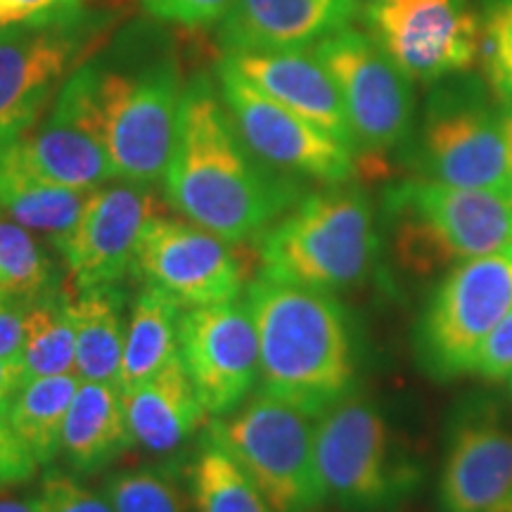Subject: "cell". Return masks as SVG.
Wrapping results in <instances>:
<instances>
[{"label":"cell","mask_w":512,"mask_h":512,"mask_svg":"<svg viewBox=\"0 0 512 512\" xmlns=\"http://www.w3.org/2000/svg\"><path fill=\"white\" fill-rule=\"evenodd\" d=\"M164 190L171 207L226 242L264 233L297 204V185L261 166L207 74L181 93Z\"/></svg>","instance_id":"1"},{"label":"cell","mask_w":512,"mask_h":512,"mask_svg":"<svg viewBox=\"0 0 512 512\" xmlns=\"http://www.w3.org/2000/svg\"><path fill=\"white\" fill-rule=\"evenodd\" d=\"M264 394L320 418L356 384L351 325L332 292L259 275L247 287Z\"/></svg>","instance_id":"2"},{"label":"cell","mask_w":512,"mask_h":512,"mask_svg":"<svg viewBox=\"0 0 512 512\" xmlns=\"http://www.w3.org/2000/svg\"><path fill=\"white\" fill-rule=\"evenodd\" d=\"M181 93L171 55L133 72L88 62L62 83L53 112L98 140L114 178L147 185L164 178Z\"/></svg>","instance_id":"3"},{"label":"cell","mask_w":512,"mask_h":512,"mask_svg":"<svg viewBox=\"0 0 512 512\" xmlns=\"http://www.w3.org/2000/svg\"><path fill=\"white\" fill-rule=\"evenodd\" d=\"M377 252L373 204L358 190L304 197L259 233L261 275L325 292L363 283Z\"/></svg>","instance_id":"4"},{"label":"cell","mask_w":512,"mask_h":512,"mask_svg":"<svg viewBox=\"0 0 512 512\" xmlns=\"http://www.w3.org/2000/svg\"><path fill=\"white\" fill-rule=\"evenodd\" d=\"M394 252L418 275L498 252H512V197L494 190L456 188L430 178L387 190Z\"/></svg>","instance_id":"5"},{"label":"cell","mask_w":512,"mask_h":512,"mask_svg":"<svg viewBox=\"0 0 512 512\" xmlns=\"http://www.w3.org/2000/svg\"><path fill=\"white\" fill-rule=\"evenodd\" d=\"M316 465L325 498L351 512H387L418 489L420 470L368 399L349 394L318 418Z\"/></svg>","instance_id":"6"},{"label":"cell","mask_w":512,"mask_h":512,"mask_svg":"<svg viewBox=\"0 0 512 512\" xmlns=\"http://www.w3.org/2000/svg\"><path fill=\"white\" fill-rule=\"evenodd\" d=\"M209 439L242 467L273 512H316L325 501L311 415L261 392L240 413L211 422Z\"/></svg>","instance_id":"7"},{"label":"cell","mask_w":512,"mask_h":512,"mask_svg":"<svg viewBox=\"0 0 512 512\" xmlns=\"http://www.w3.org/2000/svg\"><path fill=\"white\" fill-rule=\"evenodd\" d=\"M512 311V252L460 261L444 275L415 330V354L434 380L475 370V358Z\"/></svg>","instance_id":"8"},{"label":"cell","mask_w":512,"mask_h":512,"mask_svg":"<svg viewBox=\"0 0 512 512\" xmlns=\"http://www.w3.org/2000/svg\"><path fill=\"white\" fill-rule=\"evenodd\" d=\"M420 166L430 181L512 197L501 112L467 72L437 81L427 98Z\"/></svg>","instance_id":"9"},{"label":"cell","mask_w":512,"mask_h":512,"mask_svg":"<svg viewBox=\"0 0 512 512\" xmlns=\"http://www.w3.org/2000/svg\"><path fill=\"white\" fill-rule=\"evenodd\" d=\"M313 55L342 95L356 152H366L380 169L382 155L401 147L413 131V81L373 36L354 27L320 38Z\"/></svg>","instance_id":"10"},{"label":"cell","mask_w":512,"mask_h":512,"mask_svg":"<svg viewBox=\"0 0 512 512\" xmlns=\"http://www.w3.org/2000/svg\"><path fill=\"white\" fill-rule=\"evenodd\" d=\"M366 24L413 83L465 74L479 57V15L467 0H370Z\"/></svg>","instance_id":"11"},{"label":"cell","mask_w":512,"mask_h":512,"mask_svg":"<svg viewBox=\"0 0 512 512\" xmlns=\"http://www.w3.org/2000/svg\"><path fill=\"white\" fill-rule=\"evenodd\" d=\"M219 91L242 140L261 162L290 174L339 185L354 174V152L323 128L256 91L219 62Z\"/></svg>","instance_id":"12"},{"label":"cell","mask_w":512,"mask_h":512,"mask_svg":"<svg viewBox=\"0 0 512 512\" xmlns=\"http://www.w3.org/2000/svg\"><path fill=\"white\" fill-rule=\"evenodd\" d=\"M131 271L183 309L235 302L242 290V266L226 240L162 214L140 233Z\"/></svg>","instance_id":"13"},{"label":"cell","mask_w":512,"mask_h":512,"mask_svg":"<svg viewBox=\"0 0 512 512\" xmlns=\"http://www.w3.org/2000/svg\"><path fill=\"white\" fill-rule=\"evenodd\" d=\"M178 354L207 415L235 411L259 380V337L247 304L181 311Z\"/></svg>","instance_id":"14"},{"label":"cell","mask_w":512,"mask_h":512,"mask_svg":"<svg viewBox=\"0 0 512 512\" xmlns=\"http://www.w3.org/2000/svg\"><path fill=\"white\" fill-rule=\"evenodd\" d=\"M155 216V195L140 183L88 192L74 226L55 238L72 292L117 285L133 268L140 233Z\"/></svg>","instance_id":"15"},{"label":"cell","mask_w":512,"mask_h":512,"mask_svg":"<svg viewBox=\"0 0 512 512\" xmlns=\"http://www.w3.org/2000/svg\"><path fill=\"white\" fill-rule=\"evenodd\" d=\"M439 498L446 512H512V432L489 403H470L451 425Z\"/></svg>","instance_id":"16"},{"label":"cell","mask_w":512,"mask_h":512,"mask_svg":"<svg viewBox=\"0 0 512 512\" xmlns=\"http://www.w3.org/2000/svg\"><path fill=\"white\" fill-rule=\"evenodd\" d=\"M74 24L0 29V143L22 136L74 67Z\"/></svg>","instance_id":"17"},{"label":"cell","mask_w":512,"mask_h":512,"mask_svg":"<svg viewBox=\"0 0 512 512\" xmlns=\"http://www.w3.org/2000/svg\"><path fill=\"white\" fill-rule=\"evenodd\" d=\"M221 62L252 83L256 91L280 102L299 117L309 119L356 155V140L344 112L342 95L313 50L311 53L306 48L226 53Z\"/></svg>","instance_id":"18"},{"label":"cell","mask_w":512,"mask_h":512,"mask_svg":"<svg viewBox=\"0 0 512 512\" xmlns=\"http://www.w3.org/2000/svg\"><path fill=\"white\" fill-rule=\"evenodd\" d=\"M358 8L356 0H235L216 36L226 53L309 48L351 27Z\"/></svg>","instance_id":"19"},{"label":"cell","mask_w":512,"mask_h":512,"mask_svg":"<svg viewBox=\"0 0 512 512\" xmlns=\"http://www.w3.org/2000/svg\"><path fill=\"white\" fill-rule=\"evenodd\" d=\"M131 441L152 453H171L207 418L181 354L155 377L121 394Z\"/></svg>","instance_id":"20"},{"label":"cell","mask_w":512,"mask_h":512,"mask_svg":"<svg viewBox=\"0 0 512 512\" xmlns=\"http://www.w3.org/2000/svg\"><path fill=\"white\" fill-rule=\"evenodd\" d=\"M10 143L27 171L53 185L91 192L114 178L110 159L98 140L55 112L36 133L24 131Z\"/></svg>","instance_id":"21"},{"label":"cell","mask_w":512,"mask_h":512,"mask_svg":"<svg viewBox=\"0 0 512 512\" xmlns=\"http://www.w3.org/2000/svg\"><path fill=\"white\" fill-rule=\"evenodd\" d=\"M128 444L133 441L117 384L81 380L62 427V451L74 470H100Z\"/></svg>","instance_id":"22"},{"label":"cell","mask_w":512,"mask_h":512,"mask_svg":"<svg viewBox=\"0 0 512 512\" xmlns=\"http://www.w3.org/2000/svg\"><path fill=\"white\" fill-rule=\"evenodd\" d=\"M67 311L74 325L79 380L117 384L126 339L117 287L76 292L67 297Z\"/></svg>","instance_id":"23"},{"label":"cell","mask_w":512,"mask_h":512,"mask_svg":"<svg viewBox=\"0 0 512 512\" xmlns=\"http://www.w3.org/2000/svg\"><path fill=\"white\" fill-rule=\"evenodd\" d=\"M86 195L34 176L19 162L10 140L0 143V207L22 228L60 238L79 219Z\"/></svg>","instance_id":"24"},{"label":"cell","mask_w":512,"mask_h":512,"mask_svg":"<svg viewBox=\"0 0 512 512\" xmlns=\"http://www.w3.org/2000/svg\"><path fill=\"white\" fill-rule=\"evenodd\" d=\"M183 306L169 294L147 287L138 294L128 323L117 389L131 392L178 356V320Z\"/></svg>","instance_id":"25"},{"label":"cell","mask_w":512,"mask_h":512,"mask_svg":"<svg viewBox=\"0 0 512 512\" xmlns=\"http://www.w3.org/2000/svg\"><path fill=\"white\" fill-rule=\"evenodd\" d=\"M79 384L74 373L34 377L12 401L8 422L38 465H48L62 451V427Z\"/></svg>","instance_id":"26"},{"label":"cell","mask_w":512,"mask_h":512,"mask_svg":"<svg viewBox=\"0 0 512 512\" xmlns=\"http://www.w3.org/2000/svg\"><path fill=\"white\" fill-rule=\"evenodd\" d=\"M22 363L29 380L74 373L76 339L64 294L50 290L24 309Z\"/></svg>","instance_id":"27"},{"label":"cell","mask_w":512,"mask_h":512,"mask_svg":"<svg viewBox=\"0 0 512 512\" xmlns=\"http://www.w3.org/2000/svg\"><path fill=\"white\" fill-rule=\"evenodd\" d=\"M190 496L197 512H273L242 467L211 439L190 465Z\"/></svg>","instance_id":"28"},{"label":"cell","mask_w":512,"mask_h":512,"mask_svg":"<svg viewBox=\"0 0 512 512\" xmlns=\"http://www.w3.org/2000/svg\"><path fill=\"white\" fill-rule=\"evenodd\" d=\"M53 266L19 223L0 221V299L27 309L50 292Z\"/></svg>","instance_id":"29"},{"label":"cell","mask_w":512,"mask_h":512,"mask_svg":"<svg viewBox=\"0 0 512 512\" xmlns=\"http://www.w3.org/2000/svg\"><path fill=\"white\" fill-rule=\"evenodd\" d=\"M114 512H188L174 467H143L112 477L105 489Z\"/></svg>","instance_id":"30"},{"label":"cell","mask_w":512,"mask_h":512,"mask_svg":"<svg viewBox=\"0 0 512 512\" xmlns=\"http://www.w3.org/2000/svg\"><path fill=\"white\" fill-rule=\"evenodd\" d=\"M477 60L491 91L512 100V0H482Z\"/></svg>","instance_id":"31"},{"label":"cell","mask_w":512,"mask_h":512,"mask_svg":"<svg viewBox=\"0 0 512 512\" xmlns=\"http://www.w3.org/2000/svg\"><path fill=\"white\" fill-rule=\"evenodd\" d=\"M34 503L38 512H114L107 496L95 494L79 479L60 470L43 477Z\"/></svg>","instance_id":"32"},{"label":"cell","mask_w":512,"mask_h":512,"mask_svg":"<svg viewBox=\"0 0 512 512\" xmlns=\"http://www.w3.org/2000/svg\"><path fill=\"white\" fill-rule=\"evenodd\" d=\"M91 0H0V29L74 24Z\"/></svg>","instance_id":"33"},{"label":"cell","mask_w":512,"mask_h":512,"mask_svg":"<svg viewBox=\"0 0 512 512\" xmlns=\"http://www.w3.org/2000/svg\"><path fill=\"white\" fill-rule=\"evenodd\" d=\"M235 0H143L147 15L162 22L183 24V27H207L216 24L233 8Z\"/></svg>","instance_id":"34"},{"label":"cell","mask_w":512,"mask_h":512,"mask_svg":"<svg viewBox=\"0 0 512 512\" xmlns=\"http://www.w3.org/2000/svg\"><path fill=\"white\" fill-rule=\"evenodd\" d=\"M36 470V458L12 430L8 418L0 415V489L27 482L36 475Z\"/></svg>","instance_id":"35"},{"label":"cell","mask_w":512,"mask_h":512,"mask_svg":"<svg viewBox=\"0 0 512 512\" xmlns=\"http://www.w3.org/2000/svg\"><path fill=\"white\" fill-rule=\"evenodd\" d=\"M472 373L486 380H508L512 373V311L505 316L496 330L486 337L475 358Z\"/></svg>","instance_id":"36"},{"label":"cell","mask_w":512,"mask_h":512,"mask_svg":"<svg viewBox=\"0 0 512 512\" xmlns=\"http://www.w3.org/2000/svg\"><path fill=\"white\" fill-rule=\"evenodd\" d=\"M24 309L0 299V358H22Z\"/></svg>","instance_id":"37"},{"label":"cell","mask_w":512,"mask_h":512,"mask_svg":"<svg viewBox=\"0 0 512 512\" xmlns=\"http://www.w3.org/2000/svg\"><path fill=\"white\" fill-rule=\"evenodd\" d=\"M27 382L29 375L22 358H0V415L3 418H8L12 401Z\"/></svg>","instance_id":"38"},{"label":"cell","mask_w":512,"mask_h":512,"mask_svg":"<svg viewBox=\"0 0 512 512\" xmlns=\"http://www.w3.org/2000/svg\"><path fill=\"white\" fill-rule=\"evenodd\" d=\"M501 128H503V140H505V157H508V171L512 181V100L503 102Z\"/></svg>","instance_id":"39"},{"label":"cell","mask_w":512,"mask_h":512,"mask_svg":"<svg viewBox=\"0 0 512 512\" xmlns=\"http://www.w3.org/2000/svg\"><path fill=\"white\" fill-rule=\"evenodd\" d=\"M0 512H38L34 501L22 498H0Z\"/></svg>","instance_id":"40"},{"label":"cell","mask_w":512,"mask_h":512,"mask_svg":"<svg viewBox=\"0 0 512 512\" xmlns=\"http://www.w3.org/2000/svg\"><path fill=\"white\" fill-rule=\"evenodd\" d=\"M508 389H510V396H512V373H510V377H508Z\"/></svg>","instance_id":"41"},{"label":"cell","mask_w":512,"mask_h":512,"mask_svg":"<svg viewBox=\"0 0 512 512\" xmlns=\"http://www.w3.org/2000/svg\"><path fill=\"white\" fill-rule=\"evenodd\" d=\"M356 3H358V5H368L370 0H356Z\"/></svg>","instance_id":"42"}]
</instances>
